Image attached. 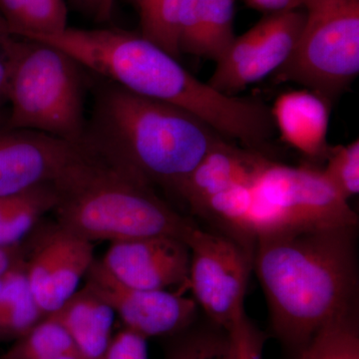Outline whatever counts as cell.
<instances>
[{
    "label": "cell",
    "mask_w": 359,
    "mask_h": 359,
    "mask_svg": "<svg viewBox=\"0 0 359 359\" xmlns=\"http://www.w3.org/2000/svg\"><path fill=\"white\" fill-rule=\"evenodd\" d=\"M358 226L259 236L252 271L268 304L271 330L297 354L323 325L358 311Z\"/></svg>",
    "instance_id": "6da1fadb"
},
{
    "label": "cell",
    "mask_w": 359,
    "mask_h": 359,
    "mask_svg": "<svg viewBox=\"0 0 359 359\" xmlns=\"http://www.w3.org/2000/svg\"><path fill=\"white\" fill-rule=\"evenodd\" d=\"M321 170L335 190L348 201L359 193V141L330 147Z\"/></svg>",
    "instance_id": "d4e9b609"
},
{
    "label": "cell",
    "mask_w": 359,
    "mask_h": 359,
    "mask_svg": "<svg viewBox=\"0 0 359 359\" xmlns=\"http://www.w3.org/2000/svg\"><path fill=\"white\" fill-rule=\"evenodd\" d=\"M250 226L257 237L311 229L358 226L348 201L320 169L268 161L255 181Z\"/></svg>",
    "instance_id": "8992f818"
},
{
    "label": "cell",
    "mask_w": 359,
    "mask_h": 359,
    "mask_svg": "<svg viewBox=\"0 0 359 359\" xmlns=\"http://www.w3.org/2000/svg\"><path fill=\"white\" fill-rule=\"evenodd\" d=\"M0 45L8 69L7 128L83 144L87 131L83 67L53 45L13 36L4 28Z\"/></svg>",
    "instance_id": "277c9868"
},
{
    "label": "cell",
    "mask_w": 359,
    "mask_h": 359,
    "mask_svg": "<svg viewBox=\"0 0 359 359\" xmlns=\"http://www.w3.org/2000/svg\"><path fill=\"white\" fill-rule=\"evenodd\" d=\"M115 0H102L100 9L97 13L96 18L98 20L104 21L109 20L111 13H112L113 6Z\"/></svg>",
    "instance_id": "4dcf8cb0"
},
{
    "label": "cell",
    "mask_w": 359,
    "mask_h": 359,
    "mask_svg": "<svg viewBox=\"0 0 359 359\" xmlns=\"http://www.w3.org/2000/svg\"><path fill=\"white\" fill-rule=\"evenodd\" d=\"M26 252L25 273L30 292L48 316L77 292L95 261L93 243L56 222Z\"/></svg>",
    "instance_id": "30bf717a"
},
{
    "label": "cell",
    "mask_w": 359,
    "mask_h": 359,
    "mask_svg": "<svg viewBox=\"0 0 359 359\" xmlns=\"http://www.w3.org/2000/svg\"><path fill=\"white\" fill-rule=\"evenodd\" d=\"M332 104L311 90L285 92L271 109L276 131L290 147L311 160H325Z\"/></svg>",
    "instance_id": "5bb4252c"
},
{
    "label": "cell",
    "mask_w": 359,
    "mask_h": 359,
    "mask_svg": "<svg viewBox=\"0 0 359 359\" xmlns=\"http://www.w3.org/2000/svg\"><path fill=\"white\" fill-rule=\"evenodd\" d=\"M86 154L54 183L56 222L90 242H124L168 235L185 241L196 223L161 199L138 175L88 146Z\"/></svg>",
    "instance_id": "3957f363"
},
{
    "label": "cell",
    "mask_w": 359,
    "mask_h": 359,
    "mask_svg": "<svg viewBox=\"0 0 359 359\" xmlns=\"http://www.w3.org/2000/svg\"><path fill=\"white\" fill-rule=\"evenodd\" d=\"M115 314L107 302L84 285L48 316L63 325L82 359H104L114 337Z\"/></svg>",
    "instance_id": "2e32d148"
},
{
    "label": "cell",
    "mask_w": 359,
    "mask_h": 359,
    "mask_svg": "<svg viewBox=\"0 0 359 359\" xmlns=\"http://www.w3.org/2000/svg\"><path fill=\"white\" fill-rule=\"evenodd\" d=\"M99 9H100V8H99Z\"/></svg>",
    "instance_id": "d590c367"
},
{
    "label": "cell",
    "mask_w": 359,
    "mask_h": 359,
    "mask_svg": "<svg viewBox=\"0 0 359 359\" xmlns=\"http://www.w3.org/2000/svg\"><path fill=\"white\" fill-rule=\"evenodd\" d=\"M173 337L165 359H235L230 332L211 321L208 327L191 325Z\"/></svg>",
    "instance_id": "cb8c5ba5"
},
{
    "label": "cell",
    "mask_w": 359,
    "mask_h": 359,
    "mask_svg": "<svg viewBox=\"0 0 359 359\" xmlns=\"http://www.w3.org/2000/svg\"><path fill=\"white\" fill-rule=\"evenodd\" d=\"M140 18L141 36L181 57L178 45V20L184 0H133Z\"/></svg>",
    "instance_id": "603a6c76"
},
{
    "label": "cell",
    "mask_w": 359,
    "mask_h": 359,
    "mask_svg": "<svg viewBox=\"0 0 359 359\" xmlns=\"http://www.w3.org/2000/svg\"><path fill=\"white\" fill-rule=\"evenodd\" d=\"M58 202L54 184H41L11 197V205L0 223V248L21 244L46 212Z\"/></svg>",
    "instance_id": "ffe728a7"
},
{
    "label": "cell",
    "mask_w": 359,
    "mask_h": 359,
    "mask_svg": "<svg viewBox=\"0 0 359 359\" xmlns=\"http://www.w3.org/2000/svg\"><path fill=\"white\" fill-rule=\"evenodd\" d=\"M0 16L6 32L22 39L68 27L65 0H0Z\"/></svg>",
    "instance_id": "ac0fdd59"
},
{
    "label": "cell",
    "mask_w": 359,
    "mask_h": 359,
    "mask_svg": "<svg viewBox=\"0 0 359 359\" xmlns=\"http://www.w3.org/2000/svg\"><path fill=\"white\" fill-rule=\"evenodd\" d=\"M45 316L30 292L25 257L6 273L0 292V341H15Z\"/></svg>",
    "instance_id": "e0dca14e"
},
{
    "label": "cell",
    "mask_w": 359,
    "mask_h": 359,
    "mask_svg": "<svg viewBox=\"0 0 359 359\" xmlns=\"http://www.w3.org/2000/svg\"><path fill=\"white\" fill-rule=\"evenodd\" d=\"M304 26L292 55L273 76L334 103L359 73V0H304Z\"/></svg>",
    "instance_id": "5b68a950"
},
{
    "label": "cell",
    "mask_w": 359,
    "mask_h": 359,
    "mask_svg": "<svg viewBox=\"0 0 359 359\" xmlns=\"http://www.w3.org/2000/svg\"><path fill=\"white\" fill-rule=\"evenodd\" d=\"M190 249L185 241L160 235L111 243L100 259L119 282L142 290H186L190 269Z\"/></svg>",
    "instance_id": "7c38bea8"
},
{
    "label": "cell",
    "mask_w": 359,
    "mask_h": 359,
    "mask_svg": "<svg viewBox=\"0 0 359 359\" xmlns=\"http://www.w3.org/2000/svg\"><path fill=\"white\" fill-rule=\"evenodd\" d=\"M224 139L190 112L108 82L97 94L84 144L151 185L174 192Z\"/></svg>",
    "instance_id": "7a4b0ae2"
},
{
    "label": "cell",
    "mask_w": 359,
    "mask_h": 359,
    "mask_svg": "<svg viewBox=\"0 0 359 359\" xmlns=\"http://www.w3.org/2000/svg\"><path fill=\"white\" fill-rule=\"evenodd\" d=\"M248 6L264 13H278L302 9L304 0H245Z\"/></svg>",
    "instance_id": "83f0119b"
},
{
    "label": "cell",
    "mask_w": 359,
    "mask_h": 359,
    "mask_svg": "<svg viewBox=\"0 0 359 359\" xmlns=\"http://www.w3.org/2000/svg\"><path fill=\"white\" fill-rule=\"evenodd\" d=\"M104 359H149L147 339L124 328L113 337Z\"/></svg>",
    "instance_id": "4316f807"
},
{
    "label": "cell",
    "mask_w": 359,
    "mask_h": 359,
    "mask_svg": "<svg viewBox=\"0 0 359 359\" xmlns=\"http://www.w3.org/2000/svg\"><path fill=\"white\" fill-rule=\"evenodd\" d=\"M235 359H264L266 334L243 313L229 330Z\"/></svg>",
    "instance_id": "484cf974"
},
{
    "label": "cell",
    "mask_w": 359,
    "mask_h": 359,
    "mask_svg": "<svg viewBox=\"0 0 359 359\" xmlns=\"http://www.w3.org/2000/svg\"><path fill=\"white\" fill-rule=\"evenodd\" d=\"M77 4H79L85 11L95 14L98 13L102 0H75Z\"/></svg>",
    "instance_id": "1f68e13d"
},
{
    "label": "cell",
    "mask_w": 359,
    "mask_h": 359,
    "mask_svg": "<svg viewBox=\"0 0 359 359\" xmlns=\"http://www.w3.org/2000/svg\"><path fill=\"white\" fill-rule=\"evenodd\" d=\"M0 28L4 27L0 26ZM7 93H8V69H7L6 55H4V52L2 50L1 45H0V113H1L4 106L8 104ZM0 121H1V116H0ZM0 124H2V123L0 122Z\"/></svg>",
    "instance_id": "f546056e"
},
{
    "label": "cell",
    "mask_w": 359,
    "mask_h": 359,
    "mask_svg": "<svg viewBox=\"0 0 359 359\" xmlns=\"http://www.w3.org/2000/svg\"><path fill=\"white\" fill-rule=\"evenodd\" d=\"M86 151L84 143L0 124V197L16 195L41 184L56 183Z\"/></svg>",
    "instance_id": "8fae6325"
},
{
    "label": "cell",
    "mask_w": 359,
    "mask_h": 359,
    "mask_svg": "<svg viewBox=\"0 0 359 359\" xmlns=\"http://www.w3.org/2000/svg\"><path fill=\"white\" fill-rule=\"evenodd\" d=\"M11 197L13 196H8V197H0V223L6 216L7 210H8L9 205H11Z\"/></svg>",
    "instance_id": "d6a6232c"
},
{
    "label": "cell",
    "mask_w": 359,
    "mask_h": 359,
    "mask_svg": "<svg viewBox=\"0 0 359 359\" xmlns=\"http://www.w3.org/2000/svg\"><path fill=\"white\" fill-rule=\"evenodd\" d=\"M8 271H7V273H8ZM6 273H4V275L0 276V292H1L2 289H4V283H6Z\"/></svg>",
    "instance_id": "836d02e7"
},
{
    "label": "cell",
    "mask_w": 359,
    "mask_h": 359,
    "mask_svg": "<svg viewBox=\"0 0 359 359\" xmlns=\"http://www.w3.org/2000/svg\"><path fill=\"white\" fill-rule=\"evenodd\" d=\"M85 285L109 304L125 328L145 339L173 337L193 325L198 306L193 297L169 290L129 287L111 275L100 261H94Z\"/></svg>",
    "instance_id": "9c48e42d"
},
{
    "label": "cell",
    "mask_w": 359,
    "mask_h": 359,
    "mask_svg": "<svg viewBox=\"0 0 359 359\" xmlns=\"http://www.w3.org/2000/svg\"><path fill=\"white\" fill-rule=\"evenodd\" d=\"M25 247L22 244L11 248H0V276L15 266L18 262L25 257Z\"/></svg>",
    "instance_id": "f1b7e54d"
},
{
    "label": "cell",
    "mask_w": 359,
    "mask_h": 359,
    "mask_svg": "<svg viewBox=\"0 0 359 359\" xmlns=\"http://www.w3.org/2000/svg\"><path fill=\"white\" fill-rule=\"evenodd\" d=\"M297 359H359L358 311L330 320L311 337Z\"/></svg>",
    "instance_id": "7402d4cb"
},
{
    "label": "cell",
    "mask_w": 359,
    "mask_h": 359,
    "mask_svg": "<svg viewBox=\"0 0 359 359\" xmlns=\"http://www.w3.org/2000/svg\"><path fill=\"white\" fill-rule=\"evenodd\" d=\"M252 186H236L215 194L193 212L222 230V233L238 241L252 250L254 238L250 218L252 204Z\"/></svg>",
    "instance_id": "d6986e66"
},
{
    "label": "cell",
    "mask_w": 359,
    "mask_h": 359,
    "mask_svg": "<svg viewBox=\"0 0 359 359\" xmlns=\"http://www.w3.org/2000/svg\"><path fill=\"white\" fill-rule=\"evenodd\" d=\"M233 0H184L178 20L180 53L218 62L235 41Z\"/></svg>",
    "instance_id": "9a60e30c"
},
{
    "label": "cell",
    "mask_w": 359,
    "mask_h": 359,
    "mask_svg": "<svg viewBox=\"0 0 359 359\" xmlns=\"http://www.w3.org/2000/svg\"><path fill=\"white\" fill-rule=\"evenodd\" d=\"M0 359H82L63 325L52 316L44 318Z\"/></svg>",
    "instance_id": "44dd1931"
},
{
    "label": "cell",
    "mask_w": 359,
    "mask_h": 359,
    "mask_svg": "<svg viewBox=\"0 0 359 359\" xmlns=\"http://www.w3.org/2000/svg\"><path fill=\"white\" fill-rule=\"evenodd\" d=\"M0 26H4V21H2L1 16H0ZM4 28H6V27H4Z\"/></svg>",
    "instance_id": "e575fe53"
},
{
    "label": "cell",
    "mask_w": 359,
    "mask_h": 359,
    "mask_svg": "<svg viewBox=\"0 0 359 359\" xmlns=\"http://www.w3.org/2000/svg\"><path fill=\"white\" fill-rule=\"evenodd\" d=\"M271 158L224 139L211 149L174 192L192 212L215 194L236 186H252Z\"/></svg>",
    "instance_id": "4fadbf2b"
},
{
    "label": "cell",
    "mask_w": 359,
    "mask_h": 359,
    "mask_svg": "<svg viewBox=\"0 0 359 359\" xmlns=\"http://www.w3.org/2000/svg\"><path fill=\"white\" fill-rule=\"evenodd\" d=\"M185 242L191 255L187 289L209 320L229 332L245 313L252 250L233 238L203 230L197 224Z\"/></svg>",
    "instance_id": "52a82bcc"
},
{
    "label": "cell",
    "mask_w": 359,
    "mask_h": 359,
    "mask_svg": "<svg viewBox=\"0 0 359 359\" xmlns=\"http://www.w3.org/2000/svg\"><path fill=\"white\" fill-rule=\"evenodd\" d=\"M302 9L271 13L236 37L207 83L236 96L250 84L273 75L292 55L304 23Z\"/></svg>",
    "instance_id": "ba28073f"
}]
</instances>
